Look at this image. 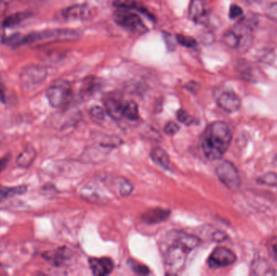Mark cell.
<instances>
[{
  "label": "cell",
  "mask_w": 277,
  "mask_h": 276,
  "mask_svg": "<svg viewBox=\"0 0 277 276\" xmlns=\"http://www.w3.org/2000/svg\"><path fill=\"white\" fill-rule=\"evenodd\" d=\"M232 138L231 129L226 123L217 121L208 125L200 138V146L206 158L210 160L222 159L228 151Z\"/></svg>",
  "instance_id": "cell-1"
},
{
  "label": "cell",
  "mask_w": 277,
  "mask_h": 276,
  "mask_svg": "<svg viewBox=\"0 0 277 276\" xmlns=\"http://www.w3.org/2000/svg\"><path fill=\"white\" fill-rule=\"evenodd\" d=\"M200 240L197 236L184 231H175L171 236L170 245L165 250L164 258L170 271H180L184 268L188 254L199 246Z\"/></svg>",
  "instance_id": "cell-2"
},
{
  "label": "cell",
  "mask_w": 277,
  "mask_h": 276,
  "mask_svg": "<svg viewBox=\"0 0 277 276\" xmlns=\"http://www.w3.org/2000/svg\"><path fill=\"white\" fill-rule=\"evenodd\" d=\"M253 41L252 29L242 22L233 25L222 38V42L226 46L242 53L248 51L252 46Z\"/></svg>",
  "instance_id": "cell-3"
},
{
  "label": "cell",
  "mask_w": 277,
  "mask_h": 276,
  "mask_svg": "<svg viewBox=\"0 0 277 276\" xmlns=\"http://www.w3.org/2000/svg\"><path fill=\"white\" fill-rule=\"evenodd\" d=\"M77 37L76 32L69 29H47L33 32L24 35V45L50 43L59 41L72 40Z\"/></svg>",
  "instance_id": "cell-4"
},
{
  "label": "cell",
  "mask_w": 277,
  "mask_h": 276,
  "mask_svg": "<svg viewBox=\"0 0 277 276\" xmlns=\"http://www.w3.org/2000/svg\"><path fill=\"white\" fill-rule=\"evenodd\" d=\"M113 18L117 25L132 34H143L147 31L140 16L132 12L130 9L119 8L114 12Z\"/></svg>",
  "instance_id": "cell-5"
},
{
  "label": "cell",
  "mask_w": 277,
  "mask_h": 276,
  "mask_svg": "<svg viewBox=\"0 0 277 276\" xmlns=\"http://www.w3.org/2000/svg\"><path fill=\"white\" fill-rule=\"evenodd\" d=\"M71 86L66 81H58L47 89L46 97L49 105L54 108H62L67 105L72 99Z\"/></svg>",
  "instance_id": "cell-6"
},
{
  "label": "cell",
  "mask_w": 277,
  "mask_h": 276,
  "mask_svg": "<svg viewBox=\"0 0 277 276\" xmlns=\"http://www.w3.org/2000/svg\"><path fill=\"white\" fill-rule=\"evenodd\" d=\"M216 174L219 180L231 190H236L241 185V178L233 164L223 160L216 168Z\"/></svg>",
  "instance_id": "cell-7"
},
{
  "label": "cell",
  "mask_w": 277,
  "mask_h": 276,
  "mask_svg": "<svg viewBox=\"0 0 277 276\" xmlns=\"http://www.w3.org/2000/svg\"><path fill=\"white\" fill-rule=\"evenodd\" d=\"M237 261L236 254L224 246H219L214 249L208 259V265L211 269H219L223 267H230L234 264Z\"/></svg>",
  "instance_id": "cell-8"
},
{
  "label": "cell",
  "mask_w": 277,
  "mask_h": 276,
  "mask_svg": "<svg viewBox=\"0 0 277 276\" xmlns=\"http://www.w3.org/2000/svg\"><path fill=\"white\" fill-rule=\"evenodd\" d=\"M46 77V71L40 65H30L25 67L20 73V80L27 86L40 85Z\"/></svg>",
  "instance_id": "cell-9"
},
{
  "label": "cell",
  "mask_w": 277,
  "mask_h": 276,
  "mask_svg": "<svg viewBox=\"0 0 277 276\" xmlns=\"http://www.w3.org/2000/svg\"><path fill=\"white\" fill-rule=\"evenodd\" d=\"M66 20H87L93 16L92 7L87 4H76L63 9L61 13Z\"/></svg>",
  "instance_id": "cell-10"
},
{
  "label": "cell",
  "mask_w": 277,
  "mask_h": 276,
  "mask_svg": "<svg viewBox=\"0 0 277 276\" xmlns=\"http://www.w3.org/2000/svg\"><path fill=\"white\" fill-rule=\"evenodd\" d=\"M217 105L227 113H235L241 108L239 96L232 91H225L217 98Z\"/></svg>",
  "instance_id": "cell-11"
},
{
  "label": "cell",
  "mask_w": 277,
  "mask_h": 276,
  "mask_svg": "<svg viewBox=\"0 0 277 276\" xmlns=\"http://www.w3.org/2000/svg\"><path fill=\"white\" fill-rule=\"evenodd\" d=\"M189 15L191 20L199 24L207 22L209 9L205 0H192L190 2Z\"/></svg>",
  "instance_id": "cell-12"
},
{
  "label": "cell",
  "mask_w": 277,
  "mask_h": 276,
  "mask_svg": "<svg viewBox=\"0 0 277 276\" xmlns=\"http://www.w3.org/2000/svg\"><path fill=\"white\" fill-rule=\"evenodd\" d=\"M90 268L95 276H105L114 270V262L110 258H92L90 259Z\"/></svg>",
  "instance_id": "cell-13"
},
{
  "label": "cell",
  "mask_w": 277,
  "mask_h": 276,
  "mask_svg": "<svg viewBox=\"0 0 277 276\" xmlns=\"http://www.w3.org/2000/svg\"><path fill=\"white\" fill-rule=\"evenodd\" d=\"M170 216V210L157 207L144 212L142 216V221L148 225H157L166 221Z\"/></svg>",
  "instance_id": "cell-14"
},
{
  "label": "cell",
  "mask_w": 277,
  "mask_h": 276,
  "mask_svg": "<svg viewBox=\"0 0 277 276\" xmlns=\"http://www.w3.org/2000/svg\"><path fill=\"white\" fill-rule=\"evenodd\" d=\"M105 112L107 113L111 118L116 120H119L123 118V102L115 97L105 98L104 100Z\"/></svg>",
  "instance_id": "cell-15"
},
{
  "label": "cell",
  "mask_w": 277,
  "mask_h": 276,
  "mask_svg": "<svg viewBox=\"0 0 277 276\" xmlns=\"http://www.w3.org/2000/svg\"><path fill=\"white\" fill-rule=\"evenodd\" d=\"M37 156H38V153L34 147L29 146V147H25L16 157V165L23 169H28L34 164V161L36 160Z\"/></svg>",
  "instance_id": "cell-16"
},
{
  "label": "cell",
  "mask_w": 277,
  "mask_h": 276,
  "mask_svg": "<svg viewBox=\"0 0 277 276\" xmlns=\"http://www.w3.org/2000/svg\"><path fill=\"white\" fill-rule=\"evenodd\" d=\"M150 156L160 167L169 170L170 166V158L166 151L160 147H155L151 151Z\"/></svg>",
  "instance_id": "cell-17"
},
{
  "label": "cell",
  "mask_w": 277,
  "mask_h": 276,
  "mask_svg": "<svg viewBox=\"0 0 277 276\" xmlns=\"http://www.w3.org/2000/svg\"><path fill=\"white\" fill-rule=\"evenodd\" d=\"M68 250L66 248H60V249H56L55 251L49 252L44 254V258L46 260L49 261L53 265L56 267L63 265L65 261L67 260L68 255Z\"/></svg>",
  "instance_id": "cell-18"
},
{
  "label": "cell",
  "mask_w": 277,
  "mask_h": 276,
  "mask_svg": "<svg viewBox=\"0 0 277 276\" xmlns=\"http://www.w3.org/2000/svg\"><path fill=\"white\" fill-rule=\"evenodd\" d=\"M123 117H126L130 120H137L138 119V107L137 103L132 100L123 102Z\"/></svg>",
  "instance_id": "cell-19"
},
{
  "label": "cell",
  "mask_w": 277,
  "mask_h": 276,
  "mask_svg": "<svg viewBox=\"0 0 277 276\" xmlns=\"http://www.w3.org/2000/svg\"><path fill=\"white\" fill-rule=\"evenodd\" d=\"M26 185H20L16 187H0V202L5 198L16 195V194H23L27 191Z\"/></svg>",
  "instance_id": "cell-20"
},
{
  "label": "cell",
  "mask_w": 277,
  "mask_h": 276,
  "mask_svg": "<svg viewBox=\"0 0 277 276\" xmlns=\"http://www.w3.org/2000/svg\"><path fill=\"white\" fill-rule=\"evenodd\" d=\"M29 16V14L27 12H17V13L12 14L11 16H7L3 21V26L5 28H14L20 25L23 21H25Z\"/></svg>",
  "instance_id": "cell-21"
},
{
  "label": "cell",
  "mask_w": 277,
  "mask_h": 276,
  "mask_svg": "<svg viewBox=\"0 0 277 276\" xmlns=\"http://www.w3.org/2000/svg\"><path fill=\"white\" fill-rule=\"evenodd\" d=\"M114 185H117V190L119 191V194L122 196H128L132 193L133 190V185L127 179H120L118 178Z\"/></svg>",
  "instance_id": "cell-22"
},
{
  "label": "cell",
  "mask_w": 277,
  "mask_h": 276,
  "mask_svg": "<svg viewBox=\"0 0 277 276\" xmlns=\"http://www.w3.org/2000/svg\"><path fill=\"white\" fill-rule=\"evenodd\" d=\"M257 183L261 185L275 187L277 189V174L268 173V174H264L263 176L258 178Z\"/></svg>",
  "instance_id": "cell-23"
},
{
  "label": "cell",
  "mask_w": 277,
  "mask_h": 276,
  "mask_svg": "<svg viewBox=\"0 0 277 276\" xmlns=\"http://www.w3.org/2000/svg\"><path fill=\"white\" fill-rule=\"evenodd\" d=\"M128 263L132 272H134L136 274L140 275V276H147L150 273L149 268L147 266L137 263L136 261L132 260V259L128 260Z\"/></svg>",
  "instance_id": "cell-24"
},
{
  "label": "cell",
  "mask_w": 277,
  "mask_h": 276,
  "mask_svg": "<svg viewBox=\"0 0 277 276\" xmlns=\"http://www.w3.org/2000/svg\"><path fill=\"white\" fill-rule=\"evenodd\" d=\"M5 43L11 46H20L24 45V34H12L5 38Z\"/></svg>",
  "instance_id": "cell-25"
},
{
  "label": "cell",
  "mask_w": 277,
  "mask_h": 276,
  "mask_svg": "<svg viewBox=\"0 0 277 276\" xmlns=\"http://www.w3.org/2000/svg\"><path fill=\"white\" fill-rule=\"evenodd\" d=\"M98 83L96 82V79L94 78H87L85 80V83L83 85V93L85 96H88L90 94H92L94 92L95 89L97 87Z\"/></svg>",
  "instance_id": "cell-26"
},
{
  "label": "cell",
  "mask_w": 277,
  "mask_h": 276,
  "mask_svg": "<svg viewBox=\"0 0 277 276\" xmlns=\"http://www.w3.org/2000/svg\"><path fill=\"white\" fill-rule=\"evenodd\" d=\"M177 118L180 123L185 126H190L194 123L192 117L184 109H179V111L177 112Z\"/></svg>",
  "instance_id": "cell-27"
},
{
  "label": "cell",
  "mask_w": 277,
  "mask_h": 276,
  "mask_svg": "<svg viewBox=\"0 0 277 276\" xmlns=\"http://www.w3.org/2000/svg\"><path fill=\"white\" fill-rule=\"evenodd\" d=\"M177 41L179 44L184 46L187 47V48H191L196 45V41L194 38L188 36L179 35L177 36Z\"/></svg>",
  "instance_id": "cell-28"
},
{
  "label": "cell",
  "mask_w": 277,
  "mask_h": 276,
  "mask_svg": "<svg viewBox=\"0 0 277 276\" xmlns=\"http://www.w3.org/2000/svg\"><path fill=\"white\" fill-rule=\"evenodd\" d=\"M267 17L277 23V2H273L267 6L265 9Z\"/></svg>",
  "instance_id": "cell-29"
},
{
  "label": "cell",
  "mask_w": 277,
  "mask_h": 276,
  "mask_svg": "<svg viewBox=\"0 0 277 276\" xmlns=\"http://www.w3.org/2000/svg\"><path fill=\"white\" fill-rule=\"evenodd\" d=\"M90 115L96 121H103L105 118V110L100 106H94L90 109Z\"/></svg>",
  "instance_id": "cell-30"
},
{
  "label": "cell",
  "mask_w": 277,
  "mask_h": 276,
  "mask_svg": "<svg viewBox=\"0 0 277 276\" xmlns=\"http://www.w3.org/2000/svg\"><path fill=\"white\" fill-rule=\"evenodd\" d=\"M179 130H180V127H179V125L175 122H170L165 126L164 132L168 136H175L179 132Z\"/></svg>",
  "instance_id": "cell-31"
},
{
  "label": "cell",
  "mask_w": 277,
  "mask_h": 276,
  "mask_svg": "<svg viewBox=\"0 0 277 276\" xmlns=\"http://www.w3.org/2000/svg\"><path fill=\"white\" fill-rule=\"evenodd\" d=\"M242 15H243V10L241 8V7L237 4L231 5V8H230V17H231V19H232V20L238 19Z\"/></svg>",
  "instance_id": "cell-32"
},
{
  "label": "cell",
  "mask_w": 277,
  "mask_h": 276,
  "mask_svg": "<svg viewBox=\"0 0 277 276\" xmlns=\"http://www.w3.org/2000/svg\"><path fill=\"white\" fill-rule=\"evenodd\" d=\"M268 250L272 256L277 258V237L271 239L270 241L268 242Z\"/></svg>",
  "instance_id": "cell-33"
},
{
  "label": "cell",
  "mask_w": 277,
  "mask_h": 276,
  "mask_svg": "<svg viewBox=\"0 0 277 276\" xmlns=\"http://www.w3.org/2000/svg\"><path fill=\"white\" fill-rule=\"evenodd\" d=\"M213 239L217 242H222L226 239V233H224L223 231H215L213 235Z\"/></svg>",
  "instance_id": "cell-34"
},
{
  "label": "cell",
  "mask_w": 277,
  "mask_h": 276,
  "mask_svg": "<svg viewBox=\"0 0 277 276\" xmlns=\"http://www.w3.org/2000/svg\"><path fill=\"white\" fill-rule=\"evenodd\" d=\"M10 156H5L4 157L0 159V174L7 167V164L9 162Z\"/></svg>",
  "instance_id": "cell-35"
},
{
  "label": "cell",
  "mask_w": 277,
  "mask_h": 276,
  "mask_svg": "<svg viewBox=\"0 0 277 276\" xmlns=\"http://www.w3.org/2000/svg\"><path fill=\"white\" fill-rule=\"evenodd\" d=\"M5 94H4V88H3V85H2V80L0 78V100H4Z\"/></svg>",
  "instance_id": "cell-36"
},
{
  "label": "cell",
  "mask_w": 277,
  "mask_h": 276,
  "mask_svg": "<svg viewBox=\"0 0 277 276\" xmlns=\"http://www.w3.org/2000/svg\"><path fill=\"white\" fill-rule=\"evenodd\" d=\"M245 1L250 4H260V3L265 2V0H245Z\"/></svg>",
  "instance_id": "cell-37"
}]
</instances>
